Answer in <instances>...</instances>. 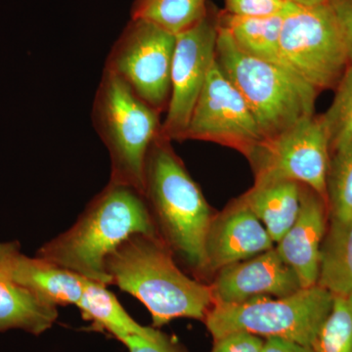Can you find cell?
Masks as SVG:
<instances>
[{
    "mask_svg": "<svg viewBox=\"0 0 352 352\" xmlns=\"http://www.w3.org/2000/svg\"><path fill=\"white\" fill-rule=\"evenodd\" d=\"M136 233L157 235L144 197L134 187L109 180L75 223L41 245L36 256L109 286L108 256Z\"/></svg>",
    "mask_w": 352,
    "mask_h": 352,
    "instance_id": "6da1fadb",
    "label": "cell"
},
{
    "mask_svg": "<svg viewBox=\"0 0 352 352\" xmlns=\"http://www.w3.org/2000/svg\"><path fill=\"white\" fill-rule=\"evenodd\" d=\"M111 285L133 296L162 327L176 318L205 321L214 305L210 285L185 274L156 234L136 233L108 256Z\"/></svg>",
    "mask_w": 352,
    "mask_h": 352,
    "instance_id": "7a4b0ae2",
    "label": "cell"
},
{
    "mask_svg": "<svg viewBox=\"0 0 352 352\" xmlns=\"http://www.w3.org/2000/svg\"><path fill=\"white\" fill-rule=\"evenodd\" d=\"M170 142L161 132L152 143L142 195L157 236L173 256L197 274L205 275L206 241L214 214Z\"/></svg>",
    "mask_w": 352,
    "mask_h": 352,
    "instance_id": "3957f363",
    "label": "cell"
},
{
    "mask_svg": "<svg viewBox=\"0 0 352 352\" xmlns=\"http://www.w3.org/2000/svg\"><path fill=\"white\" fill-rule=\"evenodd\" d=\"M217 62L242 95L264 138L315 113L318 92L284 67L247 54L219 25Z\"/></svg>",
    "mask_w": 352,
    "mask_h": 352,
    "instance_id": "277c9868",
    "label": "cell"
},
{
    "mask_svg": "<svg viewBox=\"0 0 352 352\" xmlns=\"http://www.w3.org/2000/svg\"><path fill=\"white\" fill-rule=\"evenodd\" d=\"M160 115L104 69L92 106V122L110 156L111 182L142 193L148 152L162 132Z\"/></svg>",
    "mask_w": 352,
    "mask_h": 352,
    "instance_id": "5b68a950",
    "label": "cell"
},
{
    "mask_svg": "<svg viewBox=\"0 0 352 352\" xmlns=\"http://www.w3.org/2000/svg\"><path fill=\"white\" fill-rule=\"evenodd\" d=\"M333 300L330 292L316 284L274 300L259 296L237 305H212L204 322L214 340L228 333L247 332L311 347Z\"/></svg>",
    "mask_w": 352,
    "mask_h": 352,
    "instance_id": "8992f818",
    "label": "cell"
},
{
    "mask_svg": "<svg viewBox=\"0 0 352 352\" xmlns=\"http://www.w3.org/2000/svg\"><path fill=\"white\" fill-rule=\"evenodd\" d=\"M280 53L284 66L318 94L335 90L349 66L344 38L328 2L289 7L282 24Z\"/></svg>",
    "mask_w": 352,
    "mask_h": 352,
    "instance_id": "52a82bcc",
    "label": "cell"
},
{
    "mask_svg": "<svg viewBox=\"0 0 352 352\" xmlns=\"http://www.w3.org/2000/svg\"><path fill=\"white\" fill-rule=\"evenodd\" d=\"M254 184L279 182L300 183L327 201L331 152L321 115H312L293 126L264 139L249 159Z\"/></svg>",
    "mask_w": 352,
    "mask_h": 352,
    "instance_id": "ba28073f",
    "label": "cell"
},
{
    "mask_svg": "<svg viewBox=\"0 0 352 352\" xmlns=\"http://www.w3.org/2000/svg\"><path fill=\"white\" fill-rule=\"evenodd\" d=\"M175 34L131 19L113 44L105 69L159 113L168 110Z\"/></svg>",
    "mask_w": 352,
    "mask_h": 352,
    "instance_id": "9c48e42d",
    "label": "cell"
},
{
    "mask_svg": "<svg viewBox=\"0 0 352 352\" xmlns=\"http://www.w3.org/2000/svg\"><path fill=\"white\" fill-rule=\"evenodd\" d=\"M219 15L208 7L201 20L175 36L170 103L162 124V134L168 140H184L192 112L217 56Z\"/></svg>",
    "mask_w": 352,
    "mask_h": 352,
    "instance_id": "30bf717a",
    "label": "cell"
},
{
    "mask_svg": "<svg viewBox=\"0 0 352 352\" xmlns=\"http://www.w3.org/2000/svg\"><path fill=\"white\" fill-rule=\"evenodd\" d=\"M208 141L237 150L247 159L263 142V131L217 58L190 118L184 140Z\"/></svg>",
    "mask_w": 352,
    "mask_h": 352,
    "instance_id": "8fae6325",
    "label": "cell"
},
{
    "mask_svg": "<svg viewBox=\"0 0 352 352\" xmlns=\"http://www.w3.org/2000/svg\"><path fill=\"white\" fill-rule=\"evenodd\" d=\"M210 285L214 305H237L259 298H284L302 289L295 271L275 247L217 271Z\"/></svg>",
    "mask_w": 352,
    "mask_h": 352,
    "instance_id": "7c38bea8",
    "label": "cell"
},
{
    "mask_svg": "<svg viewBox=\"0 0 352 352\" xmlns=\"http://www.w3.org/2000/svg\"><path fill=\"white\" fill-rule=\"evenodd\" d=\"M274 245L258 217L237 199L212 217L206 241V274L270 251Z\"/></svg>",
    "mask_w": 352,
    "mask_h": 352,
    "instance_id": "4fadbf2b",
    "label": "cell"
},
{
    "mask_svg": "<svg viewBox=\"0 0 352 352\" xmlns=\"http://www.w3.org/2000/svg\"><path fill=\"white\" fill-rule=\"evenodd\" d=\"M328 222L327 201L302 185L298 219L275 247L281 258L295 271L302 288L317 284L321 245Z\"/></svg>",
    "mask_w": 352,
    "mask_h": 352,
    "instance_id": "5bb4252c",
    "label": "cell"
},
{
    "mask_svg": "<svg viewBox=\"0 0 352 352\" xmlns=\"http://www.w3.org/2000/svg\"><path fill=\"white\" fill-rule=\"evenodd\" d=\"M18 242H0V331H25L41 335L57 320L56 307L38 300L32 292L18 283L13 274Z\"/></svg>",
    "mask_w": 352,
    "mask_h": 352,
    "instance_id": "9a60e30c",
    "label": "cell"
},
{
    "mask_svg": "<svg viewBox=\"0 0 352 352\" xmlns=\"http://www.w3.org/2000/svg\"><path fill=\"white\" fill-rule=\"evenodd\" d=\"M13 274L18 283L32 292L41 302L52 305H78L85 292L87 278L34 256L15 252Z\"/></svg>",
    "mask_w": 352,
    "mask_h": 352,
    "instance_id": "2e32d148",
    "label": "cell"
},
{
    "mask_svg": "<svg viewBox=\"0 0 352 352\" xmlns=\"http://www.w3.org/2000/svg\"><path fill=\"white\" fill-rule=\"evenodd\" d=\"M302 191V185L293 182L254 184L240 199L277 244L298 219Z\"/></svg>",
    "mask_w": 352,
    "mask_h": 352,
    "instance_id": "e0dca14e",
    "label": "cell"
},
{
    "mask_svg": "<svg viewBox=\"0 0 352 352\" xmlns=\"http://www.w3.org/2000/svg\"><path fill=\"white\" fill-rule=\"evenodd\" d=\"M317 285L333 296L352 295V217H329Z\"/></svg>",
    "mask_w": 352,
    "mask_h": 352,
    "instance_id": "ac0fdd59",
    "label": "cell"
},
{
    "mask_svg": "<svg viewBox=\"0 0 352 352\" xmlns=\"http://www.w3.org/2000/svg\"><path fill=\"white\" fill-rule=\"evenodd\" d=\"M107 285L87 280L82 298L76 307L85 320L91 322L92 327L112 333L122 340L127 336H140L145 339H154L160 331L139 325L129 316Z\"/></svg>",
    "mask_w": 352,
    "mask_h": 352,
    "instance_id": "d6986e66",
    "label": "cell"
},
{
    "mask_svg": "<svg viewBox=\"0 0 352 352\" xmlns=\"http://www.w3.org/2000/svg\"><path fill=\"white\" fill-rule=\"evenodd\" d=\"M284 14L268 17H239L224 12L219 14V25L229 32L241 50L286 68L280 53Z\"/></svg>",
    "mask_w": 352,
    "mask_h": 352,
    "instance_id": "ffe728a7",
    "label": "cell"
},
{
    "mask_svg": "<svg viewBox=\"0 0 352 352\" xmlns=\"http://www.w3.org/2000/svg\"><path fill=\"white\" fill-rule=\"evenodd\" d=\"M207 10V0H135L131 19L146 21L176 36L196 24Z\"/></svg>",
    "mask_w": 352,
    "mask_h": 352,
    "instance_id": "44dd1931",
    "label": "cell"
},
{
    "mask_svg": "<svg viewBox=\"0 0 352 352\" xmlns=\"http://www.w3.org/2000/svg\"><path fill=\"white\" fill-rule=\"evenodd\" d=\"M335 91L332 104L321 115L331 155L352 143V65L344 72Z\"/></svg>",
    "mask_w": 352,
    "mask_h": 352,
    "instance_id": "7402d4cb",
    "label": "cell"
},
{
    "mask_svg": "<svg viewBox=\"0 0 352 352\" xmlns=\"http://www.w3.org/2000/svg\"><path fill=\"white\" fill-rule=\"evenodd\" d=\"M311 349L314 352H352V295L333 296L332 308Z\"/></svg>",
    "mask_w": 352,
    "mask_h": 352,
    "instance_id": "603a6c76",
    "label": "cell"
},
{
    "mask_svg": "<svg viewBox=\"0 0 352 352\" xmlns=\"http://www.w3.org/2000/svg\"><path fill=\"white\" fill-rule=\"evenodd\" d=\"M327 205L329 217H352V143L331 155Z\"/></svg>",
    "mask_w": 352,
    "mask_h": 352,
    "instance_id": "cb8c5ba5",
    "label": "cell"
},
{
    "mask_svg": "<svg viewBox=\"0 0 352 352\" xmlns=\"http://www.w3.org/2000/svg\"><path fill=\"white\" fill-rule=\"evenodd\" d=\"M226 13L239 17H268L288 10L292 3L285 0H224Z\"/></svg>",
    "mask_w": 352,
    "mask_h": 352,
    "instance_id": "d4e9b609",
    "label": "cell"
},
{
    "mask_svg": "<svg viewBox=\"0 0 352 352\" xmlns=\"http://www.w3.org/2000/svg\"><path fill=\"white\" fill-rule=\"evenodd\" d=\"M264 340L247 332L228 333L214 340L210 352H261Z\"/></svg>",
    "mask_w": 352,
    "mask_h": 352,
    "instance_id": "484cf974",
    "label": "cell"
},
{
    "mask_svg": "<svg viewBox=\"0 0 352 352\" xmlns=\"http://www.w3.org/2000/svg\"><path fill=\"white\" fill-rule=\"evenodd\" d=\"M120 342L129 349V352H183L170 338L161 332L154 339L132 335L127 336Z\"/></svg>",
    "mask_w": 352,
    "mask_h": 352,
    "instance_id": "4316f807",
    "label": "cell"
},
{
    "mask_svg": "<svg viewBox=\"0 0 352 352\" xmlns=\"http://www.w3.org/2000/svg\"><path fill=\"white\" fill-rule=\"evenodd\" d=\"M328 4L339 25L349 65H352V0H328Z\"/></svg>",
    "mask_w": 352,
    "mask_h": 352,
    "instance_id": "83f0119b",
    "label": "cell"
},
{
    "mask_svg": "<svg viewBox=\"0 0 352 352\" xmlns=\"http://www.w3.org/2000/svg\"><path fill=\"white\" fill-rule=\"evenodd\" d=\"M261 352H314L310 346H302L293 340L268 338L264 340Z\"/></svg>",
    "mask_w": 352,
    "mask_h": 352,
    "instance_id": "f1b7e54d",
    "label": "cell"
},
{
    "mask_svg": "<svg viewBox=\"0 0 352 352\" xmlns=\"http://www.w3.org/2000/svg\"><path fill=\"white\" fill-rule=\"evenodd\" d=\"M285 1L289 2V3L294 4V6H296L312 7L326 4L327 3L328 0H285Z\"/></svg>",
    "mask_w": 352,
    "mask_h": 352,
    "instance_id": "f546056e",
    "label": "cell"
}]
</instances>
